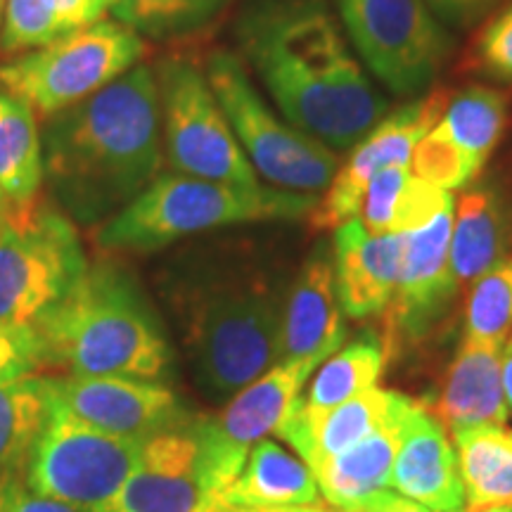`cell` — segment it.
I'll list each match as a JSON object with an SVG mask.
<instances>
[{
	"label": "cell",
	"mask_w": 512,
	"mask_h": 512,
	"mask_svg": "<svg viewBox=\"0 0 512 512\" xmlns=\"http://www.w3.org/2000/svg\"><path fill=\"white\" fill-rule=\"evenodd\" d=\"M411 401L413 399L403 396L392 415L380 427H375L368 437L356 441L339 456L311 467L320 496L325 501L339 510H351L377 491L387 489L396 451H399L401 422Z\"/></svg>",
	"instance_id": "23"
},
{
	"label": "cell",
	"mask_w": 512,
	"mask_h": 512,
	"mask_svg": "<svg viewBox=\"0 0 512 512\" xmlns=\"http://www.w3.org/2000/svg\"><path fill=\"white\" fill-rule=\"evenodd\" d=\"M472 512H512V505H489V508H479Z\"/></svg>",
	"instance_id": "42"
},
{
	"label": "cell",
	"mask_w": 512,
	"mask_h": 512,
	"mask_svg": "<svg viewBox=\"0 0 512 512\" xmlns=\"http://www.w3.org/2000/svg\"><path fill=\"white\" fill-rule=\"evenodd\" d=\"M0 3H3V0H0Z\"/></svg>",
	"instance_id": "46"
},
{
	"label": "cell",
	"mask_w": 512,
	"mask_h": 512,
	"mask_svg": "<svg viewBox=\"0 0 512 512\" xmlns=\"http://www.w3.org/2000/svg\"><path fill=\"white\" fill-rule=\"evenodd\" d=\"M453 512H467V510H453Z\"/></svg>",
	"instance_id": "45"
},
{
	"label": "cell",
	"mask_w": 512,
	"mask_h": 512,
	"mask_svg": "<svg viewBox=\"0 0 512 512\" xmlns=\"http://www.w3.org/2000/svg\"><path fill=\"white\" fill-rule=\"evenodd\" d=\"M53 8L62 36L102 22L105 12L110 10V0H53Z\"/></svg>",
	"instance_id": "38"
},
{
	"label": "cell",
	"mask_w": 512,
	"mask_h": 512,
	"mask_svg": "<svg viewBox=\"0 0 512 512\" xmlns=\"http://www.w3.org/2000/svg\"><path fill=\"white\" fill-rule=\"evenodd\" d=\"M401 235H373L358 219L335 228L332 266L337 297L349 318H370L392 304L401 271Z\"/></svg>",
	"instance_id": "19"
},
{
	"label": "cell",
	"mask_w": 512,
	"mask_h": 512,
	"mask_svg": "<svg viewBox=\"0 0 512 512\" xmlns=\"http://www.w3.org/2000/svg\"><path fill=\"white\" fill-rule=\"evenodd\" d=\"M43 147L34 112L0 88V188L12 202H27L43 183Z\"/></svg>",
	"instance_id": "30"
},
{
	"label": "cell",
	"mask_w": 512,
	"mask_h": 512,
	"mask_svg": "<svg viewBox=\"0 0 512 512\" xmlns=\"http://www.w3.org/2000/svg\"><path fill=\"white\" fill-rule=\"evenodd\" d=\"M501 375H503V389L505 399H508L510 418H512V335L501 351Z\"/></svg>",
	"instance_id": "41"
},
{
	"label": "cell",
	"mask_w": 512,
	"mask_h": 512,
	"mask_svg": "<svg viewBox=\"0 0 512 512\" xmlns=\"http://www.w3.org/2000/svg\"><path fill=\"white\" fill-rule=\"evenodd\" d=\"M228 0H110L119 24L147 36H176L207 24Z\"/></svg>",
	"instance_id": "32"
},
{
	"label": "cell",
	"mask_w": 512,
	"mask_h": 512,
	"mask_svg": "<svg viewBox=\"0 0 512 512\" xmlns=\"http://www.w3.org/2000/svg\"><path fill=\"white\" fill-rule=\"evenodd\" d=\"M53 401L50 377L27 375L0 384V489L24 482V472Z\"/></svg>",
	"instance_id": "27"
},
{
	"label": "cell",
	"mask_w": 512,
	"mask_h": 512,
	"mask_svg": "<svg viewBox=\"0 0 512 512\" xmlns=\"http://www.w3.org/2000/svg\"><path fill=\"white\" fill-rule=\"evenodd\" d=\"M60 36L53 0H8L0 43L8 53L43 48Z\"/></svg>",
	"instance_id": "33"
},
{
	"label": "cell",
	"mask_w": 512,
	"mask_h": 512,
	"mask_svg": "<svg viewBox=\"0 0 512 512\" xmlns=\"http://www.w3.org/2000/svg\"><path fill=\"white\" fill-rule=\"evenodd\" d=\"M318 195L273 185H228L183 174L157 176L131 204L100 228V247L112 252H155L211 228L311 216Z\"/></svg>",
	"instance_id": "4"
},
{
	"label": "cell",
	"mask_w": 512,
	"mask_h": 512,
	"mask_svg": "<svg viewBox=\"0 0 512 512\" xmlns=\"http://www.w3.org/2000/svg\"><path fill=\"white\" fill-rule=\"evenodd\" d=\"M446 100V93H432L406 102L358 140L311 211V226L320 230L339 228L358 214L363 192L380 171L387 166H411L415 145L437 124Z\"/></svg>",
	"instance_id": "14"
},
{
	"label": "cell",
	"mask_w": 512,
	"mask_h": 512,
	"mask_svg": "<svg viewBox=\"0 0 512 512\" xmlns=\"http://www.w3.org/2000/svg\"><path fill=\"white\" fill-rule=\"evenodd\" d=\"M337 297L332 249L320 245L306 259L283 302L278 361H328L347 337Z\"/></svg>",
	"instance_id": "18"
},
{
	"label": "cell",
	"mask_w": 512,
	"mask_h": 512,
	"mask_svg": "<svg viewBox=\"0 0 512 512\" xmlns=\"http://www.w3.org/2000/svg\"><path fill=\"white\" fill-rule=\"evenodd\" d=\"M140 446L143 441L117 437L79 420L53 396L24 484L41 496L100 512L136 470Z\"/></svg>",
	"instance_id": "10"
},
{
	"label": "cell",
	"mask_w": 512,
	"mask_h": 512,
	"mask_svg": "<svg viewBox=\"0 0 512 512\" xmlns=\"http://www.w3.org/2000/svg\"><path fill=\"white\" fill-rule=\"evenodd\" d=\"M5 209H8V207H5ZM5 209L0 211V233H3V214H5Z\"/></svg>",
	"instance_id": "44"
},
{
	"label": "cell",
	"mask_w": 512,
	"mask_h": 512,
	"mask_svg": "<svg viewBox=\"0 0 512 512\" xmlns=\"http://www.w3.org/2000/svg\"><path fill=\"white\" fill-rule=\"evenodd\" d=\"M453 211L456 216L451 228V273L460 290L503 264L508 219L501 197L489 185L465 188Z\"/></svg>",
	"instance_id": "25"
},
{
	"label": "cell",
	"mask_w": 512,
	"mask_h": 512,
	"mask_svg": "<svg viewBox=\"0 0 512 512\" xmlns=\"http://www.w3.org/2000/svg\"><path fill=\"white\" fill-rule=\"evenodd\" d=\"M0 512H93L31 491L24 482L0 489Z\"/></svg>",
	"instance_id": "37"
},
{
	"label": "cell",
	"mask_w": 512,
	"mask_h": 512,
	"mask_svg": "<svg viewBox=\"0 0 512 512\" xmlns=\"http://www.w3.org/2000/svg\"><path fill=\"white\" fill-rule=\"evenodd\" d=\"M204 512H344L330 503H302V505H273V508H235V505L211 503Z\"/></svg>",
	"instance_id": "40"
},
{
	"label": "cell",
	"mask_w": 512,
	"mask_h": 512,
	"mask_svg": "<svg viewBox=\"0 0 512 512\" xmlns=\"http://www.w3.org/2000/svg\"><path fill=\"white\" fill-rule=\"evenodd\" d=\"M475 55L479 69L498 81L512 83V3L486 24Z\"/></svg>",
	"instance_id": "35"
},
{
	"label": "cell",
	"mask_w": 512,
	"mask_h": 512,
	"mask_svg": "<svg viewBox=\"0 0 512 512\" xmlns=\"http://www.w3.org/2000/svg\"><path fill=\"white\" fill-rule=\"evenodd\" d=\"M53 396L76 418L117 437L145 441L185 420L178 396L162 382L126 377H50Z\"/></svg>",
	"instance_id": "15"
},
{
	"label": "cell",
	"mask_w": 512,
	"mask_h": 512,
	"mask_svg": "<svg viewBox=\"0 0 512 512\" xmlns=\"http://www.w3.org/2000/svg\"><path fill=\"white\" fill-rule=\"evenodd\" d=\"M368 72L396 98H422L451 53L446 27L425 0H335Z\"/></svg>",
	"instance_id": "11"
},
{
	"label": "cell",
	"mask_w": 512,
	"mask_h": 512,
	"mask_svg": "<svg viewBox=\"0 0 512 512\" xmlns=\"http://www.w3.org/2000/svg\"><path fill=\"white\" fill-rule=\"evenodd\" d=\"M512 332V259L475 280L465 304L463 339L505 347Z\"/></svg>",
	"instance_id": "31"
},
{
	"label": "cell",
	"mask_w": 512,
	"mask_h": 512,
	"mask_svg": "<svg viewBox=\"0 0 512 512\" xmlns=\"http://www.w3.org/2000/svg\"><path fill=\"white\" fill-rule=\"evenodd\" d=\"M0 5H3V3H0Z\"/></svg>",
	"instance_id": "47"
},
{
	"label": "cell",
	"mask_w": 512,
	"mask_h": 512,
	"mask_svg": "<svg viewBox=\"0 0 512 512\" xmlns=\"http://www.w3.org/2000/svg\"><path fill=\"white\" fill-rule=\"evenodd\" d=\"M74 223L62 209L31 197L10 202L0 233V320L41 323L88 271Z\"/></svg>",
	"instance_id": "6"
},
{
	"label": "cell",
	"mask_w": 512,
	"mask_h": 512,
	"mask_svg": "<svg viewBox=\"0 0 512 512\" xmlns=\"http://www.w3.org/2000/svg\"><path fill=\"white\" fill-rule=\"evenodd\" d=\"M425 3L444 27L467 29L472 24L482 22L491 10H496L505 0H425Z\"/></svg>",
	"instance_id": "36"
},
{
	"label": "cell",
	"mask_w": 512,
	"mask_h": 512,
	"mask_svg": "<svg viewBox=\"0 0 512 512\" xmlns=\"http://www.w3.org/2000/svg\"><path fill=\"white\" fill-rule=\"evenodd\" d=\"M318 501L320 489L311 467L285 451L278 441L261 439L249 451L240 475L211 503L235 508H273Z\"/></svg>",
	"instance_id": "24"
},
{
	"label": "cell",
	"mask_w": 512,
	"mask_h": 512,
	"mask_svg": "<svg viewBox=\"0 0 512 512\" xmlns=\"http://www.w3.org/2000/svg\"><path fill=\"white\" fill-rule=\"evenodd\" d=\"M143 53L145 43L136 31L98 22L0 64V88L50 119L110 86L136 67Z\"/></svg>",
	"instance_id": "9"
},
{
	"label": "cell",
	"mask_w": 512,
	"mask_h": 512,
	"mask_svg": "<svg viewBox=\"0 0 512 512\" xmlns=\"http://www.w3.org/2000/svg\"><path fill=\"white\" fill-rule=\"evenodd\" d=\"M467 512L512 505V430L475 427L456 434Z\"/></svg>",
	"instance_id": "28"
},
{
	"label": "cell",
	"mask_w": 512,
	"mask_h": 512,
	"mask_svg": "<svg viewBox=\"0 0 512 512\" xmlns=\"http://www.w3.org/2000/svg\"><path fill=\"white\" fill-rule=\"evenodd\" d=\"M43 366L41 337L29 325L0 320V384L34 375Z\"/></svg>",
	"instance_id": "34"
},
{
	"label": "cell",
	"mask_w": 512,
	"mask_h": 512,
	"mask_svg": "<svg viewBox=\"0 0 512 512\" xmlns=\"http://www.w3.org/2000/svg\"><path fill=\"white\" fill-rule=\"evenodd\" d=\"M43 176L79 221L119 214L162 164L157 74L136 64L117 81L48 119Z\"/></svg>",
	"instance_id": "2"
},
{
	"label": "cell",
	"mask_w": 512,
	"mask_h": 512,
	"mask_svg": "<svg viewBox=\"0 0 512 512\" xmlns=\"http://www.w3.org/2000/svg\"><path fill=\"white\" fill-rule=\"evenodd\" d=\"M34 330L43 363L67 375L162 382L171 366L162 323L136 280L114 264L88 266Z\"/></svg>",
	"instance_id": "3"
},
{
	"label": "cell",
	"mask_w": 512,
	"mask_h": 512,
	"mask_svg": "<svg viewBox=\"0 0 512 512\" xmlns=\"http://www.w3.org/2000/svg\"><path fill=\"white\" fill-rule=\"evenodd\" d=\"M283 304L259 275L197 285L185 304V347L197 384L214 401L233 399L280 358Z\"/></svg>",
	"instance_id": "5"
},
{
	"label": "cell",
	"mask_w": 512,
	"mask_h": 512,
	"mask_svg": "<svg viewBox=\"0 0 512 512\" xmlns=\"http://www.w3.org/2000/svg\"><path fill=\"white\" fill-rule=\"evenodd\" d=\"M453 192L434 188L411 171V166H387L363 192L358 219L373 235H401L430 223Z\"/></svg>",
	"instance_id": "26"
},
{
	"label": "cell",
	"mask_w": 512,
	"mask_h": 512,
	"mask_svg": "<svg viewBox=\"0 0 512 512\" xmlns=\"http://www.w3.org/2000/svg\"><path fill=\"white\" fill-rule=\"evenodd\" d=\"M453 207L456 200L422 228L401 233L399 283L387 309V323L394 337L422 335L458 292L451 273Z\"/></svg>",
	"instance_id": "16"
},
{
	"label": "cell",
	"mask_w": 512,
	"mask_h": 512,
	"mask_svg": "<svg viewBox=\"0 0 512 512\" xmlns=\"http://www.w3.org/2000/svg\"><path fill=\"white\" fill-rule=\"evenodd\" d=\"M316 368V363L311 361H278L264 375L240 389L230 399L226 411L214 420L223 444L247 458L256 441L283 425L302 399L304 384Z\"/></svg>",
	"instance_id": "22"
},
{
	"label": "cell",
	"mask_w": 512,
	"mask_h": 512,
	"mask_svg": "<svg viewBox=\"0 0 512 512\" xmlns=\"http://www.w3.org/2000/svg\"><path fill=\"white\" fill-rule=\"evenodd\" d=\"M10 197L8 195H5V190L3 188H0V211H3L5 207H10Z\"/></svg>",
	"instance_id": "43"
},
{
	"label": "cell",
	"mask_w": 512,
	"mask_h": 512,
	"mask_svg": "<svg viewBox=\"0 0 512 512\" xmlns=\"http://www.w3.org/2000/svg\"><path fill=\"white\" fill-rule=\"evenodd\" d=\"M501 347L460 342L456 361L448 368L434 413L444 430L456 437L465 430L505 425L510 420L501 375Z\"/></svg>",
	"instance_id": "21"
},
{
	"label": "cell",
	"mask_w": 512,
	"mask_h": 512,
	"mask_svg": "<svg viewBox=\"0 0 512 512\" xmlns=\"http://www.w3.org/2000/svg\"><path fill=\"white\" fill-rule=\"evenodd\" d=\"M204 76L256 176L273 188L299 195L328 190L342 164L339 152L280 119L256 91L238 57L214 50Z\"/></svg>",
	"instance_id": "7"
},
{
	"label": "cell",
	"mask_w": 512,
	"mask_h": 512,
	"mask_svg": "<svg viewBox=\"0 0 512 512\" xmlns=\"http://www.w3.org/2000/svg\"><path fill=\"white\" fill-rule=\"evenodd\" d=\"M401 399L403 394L399 392L373 387L330 411L311 413L297 403L273 434L287 441L306 465L316 467L368 437L375 427H380L392 415Z\"/></svg>",
	"instance_id": "20"
},
{
	"label": "cell",
	"mask_w": 512,
	"mask_h": 512,
	"mask_svg": "<svg viewBox=\"0 0 512 512\" xmlns=\"http://www.w3.org/2000/svg\"><path fill=\"white\" fill-rule=\"evenodd\" d=\"M508 126V100L494 88L467 86L448 95L437 124L422 136L411 171L441 190H465L494 155Z\"/></svg>",
	"instance_id": "13"
},
{
	"label": "cell",
	"mask_w": 512,
	"mask_h": 512,
	"mask_svg": "<svg viewBox=\"0 0 512 512\" xmlns=\"http://www.w3.org/2000/svg\"><path fill=\"white\" fill-rule=\"evenodd\" d=\"M389 344L377 337H361L335 351L309 384L299 406L304 411H330L339 403L373 389L387 368Z\"/></svg>",
	"instance_id": "29"
},
{
	"label": "cell",
	"mask_w": 512,
	"mask_h": 512,
	"mask_svg": "<svg viewBox=\"0 0 512 512\" xmlns=\"http://www.w3.org/2000/svg\"><path fill=\"white\" fill-rule=\"evenodd\" d=\"M389 486L434 512L463 510L465 505L456 448L437 413L420 401H411L403 415Z\"/></svg>",
	"instance_id": "17"
},
{
	"label": "cell",
	"mask_w": 512,
	"mask_h": 512,
	"mask_svg": "<svg viewBox=\"0 0 512 512\" xmlns=\"http://www.w3.org/2000/svg\"><path fill=\"white\" fill-rule=\"evenodd\" d=\"M344 512H434V510L425 508V505H420L418 501H411V498L401 496L399 491L382 489L370 498H366V501H361L351 510H344Z\"/></svg>",
	"instance_id": "39"
},
{
	"label": "cell",
	"mask_w": 512,
	"mask_h": 512,
	"mask_svg": "<svg viewBox=\"0 0 512 512\" xmlns=\"http://www.w3.org/2000/svg\"><path fill=\"white\" fill-rule=\"evenodd\" d=\"M238 43L280 114L335 152L389 114L325 0H256L240 17Z\"/></svg>",
	"instance_id": "1"
},
{
	"label": "cell",
	"mask_w": 512,
	"mask_h": 512,
	"mask_svg": "<svg viewBox=\"0 0 512 512\" xmlns=\"http://www.w3.org/2000/svg\"><path fill=\"white\" fill-rule=\"evenodd\" d=\"M164 152L176 174L228 185H259L207 76L183 57L157 69Z\"/></svg>",
	"instance_id": "12"
},
{
	"label": "cell",
	"mask_w": 512,
	"mask_h": 512,
	"mask_svg": "<svg viewBox=\"0 0 512 512\" xmlns=\"http://www.w3.org/2000/svg\"><path fill=\"white\" fill-rule=\"evenodd\" d=\"M245 463L223 444L214 420L185 418L143 441L136 470L100 512H204Z\"/></svg>",
	"instance_id": "8"
}]
</instances>
